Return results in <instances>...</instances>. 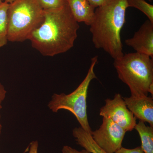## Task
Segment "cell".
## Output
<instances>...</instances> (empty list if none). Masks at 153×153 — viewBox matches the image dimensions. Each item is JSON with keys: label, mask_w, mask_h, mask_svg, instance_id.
<instances>
[{"label": "cell", "mask_w": 153, "mask_h": 153, "mask_svg": "<svg viewBox=\"0 0 153 153\" xmlns=\"http://www.w3.org/2000/svg\"><path fill=\"white\" fill-rule=\"evenodd\" d=\"M127 8L126 0H111L96 8L89 26L94 47L103 49L114 60L124 55L121 32L126 23Z\"/></svg>", "instance_id": "2"}, {"label": "cell", "mask_w": 153, "mask_h": 153, "mask_svg": "<svg viewBox=\"0 0 153 153\" xmlns=\"http://www.w3.org/2000/svg\"><path fill=\"white\" fill-rule=\"evenodd\" d=\"M72 16L77 23L90 26L94 17L95 8L87 0H66Z\"/></svg>", "instance_id": "10"}, {"label": "cell", "mask_w": 153, "mask_h": 153, "mask_svg": "<svg viewBox=\"0 0 153 153\" xmlns=\"http://www.w3.org/2000/svg\"><path fill=\"white\" fill-rule=\"evenodd\" d=\"M126 132L120 126L108 118L103 117L98 129L92 131L94 141L107 153H115L122 147Z\"/></svg>", "instance_id": "6"}, {"label": "cell", "mask_w": 153, "mask_h": 153, "mask_svg": "<svg viewBox=\"0 0 153 153\" xmlns=\"http://www.w3.org/2000/svg\"><path fill=\"white\" fill-rule=\"evenodd\" d=\"M141 141V147L146 153H153V127L147 126L139 120L135 126Z\"/></svg>", "instance_id": "12"}, {"label": "cell", "mask_w": 153, "mask_h": 153, "mask_svg": "<svg viewBox=\"0 0 153 153\" xmlns=\"http://www.w3.org/2000/svg\"><path fill=\"white\" fill-rule=\"evenodd\" d=\"M44 10L37 0H16L8 10V41L22 42L29 40L41 25Z\"/></svg>", "instance_id": "4"}, {"label": "cell", "mask_w": 153, "mask_h": 153, "mask_svg": "<svg viewBox=\"0 0 153 153\" xmlns=\"http://www.w3.org/2000/svg\"><path fill=\"white\" fill-rule=\"evenodd\" d=\"M119 78L128 86L131 95H153V58L137 52L114 59Z\"/></svg>", "instance_id": "3"}, {"label": "cell", "mask_w": 153, "mask_h": 153, "mask_svg": "<svg viewBox=\"0 0 153 153\" xmlns=\"http://www.w3.org/2000/svg\"><path fill=\"white\" fill-rule=\"evenodd\" d=\"M149 1H150V0H149Z\"/></svg>", "instance_id": "24"}, {"label": "cell", "mask_w": 153, "mask_h": 153, "mask_svg": "<svg viewBox=\"0 0 153 153\" xmlns=\"http://www.w3.org/2000/svg\"><path fill=\"white\" fill-rule=\"evenodd\" d=\"M3 1H4V2H5L8 3V4H11L16 0H3Z\"/></svg>", "instance_id": "21"}, {"label": "cell", "mask_w": 153, "mask_h": 153, "mask_svg": "<svg viewBox=\"0 0 153 153\" xmlns=\"http://www.w3.org/2000/svg\"><path fill=\"white\" fill-rule=\"evenodd\" d=\"M62 153H91L85 149L79 151L68 146H65L62 149Z\"/></svg>", "instance_id": "17"}, {"label": "cell", "mask_w": 153, "mask_h": 153, "mask_svg": "<svg viewBox=\"0 0 153 153\" xmlns=\"http://www.w3.org/2000/svg\"><path fill=\"white\" fill-rule=\"evenodd\" d=\"M72 135L76 144L91 153H107L97 144L91 134L81 127H76L72 130Z\"/></svg>", "instance_id": "11"}, {"label": "cell", "mask_w": 153, "mask_h": 153, "mask_svg": "<svg viewBox=\"0 0 153 153\" xmlns=\"http://www.w3.org/2000/svg\"><path fill=\"white\" fill-rule=\"evenodd\" d=\"M1 115L0 114V135H1V131H2V126L1 124Z\"/></svg>", "instance_id": "22"}, {"label": "cell", "mask_w": 153, "mask_h": 153, "mask_svg": "<svg viewBox=\"0 0 153 153\" xmlns=\"http://www.w3.org/2000/svg\"><path fill=\"white\" fill-rule=\"evenodd\" d=\"M115 153H146L143 150L141 146L137 147L133 149H126L122 147Z\"/></svg>", "instance_id": "16"}, {"label": "cell", "mask_w": 153, "mask_h": 153, "mask_svg": "<svg viewBox=\"0 0 153 153\" xmlns=\"http://www.w3.org/2000/svg\"><path fill=\"white\" fill-rule=\"evenodd\" d=\"M128 7L135 8L144 14L153 23V6L145 0H126Z\"/></svg>", "instance_id": "14"}, {"label": "cell", "mask_w": 153, "mask_h": 153, "mask_svg": "<svg viewBox=\"0 0 153 153\" xmlns=\"http://www.w3.org/2000/svg\"><path fill=\"white\" fill-rule=\"evenodd\" d=\"M3 2V0H0V5Z\"/></svg>", "instance_id": "23"}, {"label": "cell", "mask_w": 153, "mask_h": 153, "mask_svg": "<svg viewBox=\"0 0 153 153\" xmlns=\"http://www.w3.org/2000/svg\"><path fill=\"white\" fill-rule=\"evenodd\" d=\"M125 44L136 52L153 58V23L146 21L132 38L126 40Z\"/></svg>", "instance_id": "8"}, {"label": "cell", "mask_w": 153, "mask_h": 153, "mask_svg": "<svg viewBox=\"0 0 153 153\" xmlns=\"http://www.w3.org/2000/svg\"><path fill=\"white\" fill-rule=\"evenodd\" d=\"M105 103L100 109V116L111 119L126 132L134 129L137 118L128 108L121 94H116L112 99H106Z\"/></svg>", "instance_id": "7"}, {"label": "cell", "mask_w": 153, "mask_h": 153, "mask_svg": "<svg viewBox=\"0 0 153 153\" xmlns=\"http://www.w3.org/2000/svg\"><path fill=\"white\" fill-rule=\"evenodd\" d=\"M10 4L3 2L0 5V48L8 41V10Z\"/></svg>", "instance_id": "13"}, {"label": "cell", "mask_w": 153, "mask_h": 153, "mask_svg": "<svg viewBox=\"0 0 153 153\" xmlns=\"http://www.w3.org/2000/svg\"><path fill=\"white\" fill-rule=\"evenodd\" d=\"M44 10L43 21L29 39L32 47L44 56L67 52L74 47L79 26L67 3L60 8Z\"/></svg>", "instance_id": "1"}, {"label": "cell", "mask_w": 153, "mask_h": 153, "mask_svg": "<svg viewBox=\"0 0 153 153\" xmlns=\"http://www.w3.org/2000/svg\"><path fill=\"white\" fill-rule=\"evenodd\" d=\"M7 91L4 85L0 82V110L2 108L3 102L6 98Z\"/></svg>", "instance_id": "19"}, {"label": "cell", "mask_w": 153, "mask_h": 153, "mask_svg": "<svg viewBox=\"0 0 153 153\" xmlns=\"http://www.w3.org/2000/svg\"><path fill=\"white\" fill-rule=\"evenodd\" d=\"M94 8L98 7L106 4L111 0H87Z\"/></svg>", "instance_id": "18"}, {"label": "cell", "mask_w": 153, "mask_h": 153, "mask_svg": "<svg viewBox=\"0 0 153 153\" xmlns=\"http://www.w3.org/2000/svg\"><path fill=\"white\" fill-rule=\"evenodd\" d=\"M128 108L140 121L153 127V100L145 95H131L123 98Z\"/></svg>", "instance_id": "9"}, {"label": "cell", "mask_w": 153, "mask_h": 153, "mask_svg": "<svg viewBox=\"0 0 153 153\" xmlns=\"http://www.w3.org/2000/svg\"><path fill=\"white\" fill-rule=\"evenodd\" d=\"M43 10H54L63 7L66 2V0H37Z\"/></svg>", "instance_id": "15"}, {"label": "cell", "mask_w": 153, "mask_h": 153, "mask_svg": "<svg viewBox=\"0 0 153 153\" xmlns=\"http://www.w3.org/2000/svg\"><path fill=\"white\" fill-rule=\"evenodd\" d=\"M97 61L98 56L91 58L85 78L74 91L68 94H54L48 104L49 109L54 113L62 109L70 111L76 117L80 127L91 134L92 130L88 123L87 112L88 91L91 81L97 78L94 68Z\"/></svg>", "instance_id": "5"}, {"label": "cell", "mask_w": 153, "mask_h": 153, "mask_svg": "<svg viewBox=\"0 0 153 153\" xmlns=\"http://www.w3.org/2000/svg\"><path fill=\"white\" fill-rule=\"evenodd\" d=\"M38 141H33L30 146L29 153H38Z\"/></svg>", "instance_id": "20"}]
</instances>
